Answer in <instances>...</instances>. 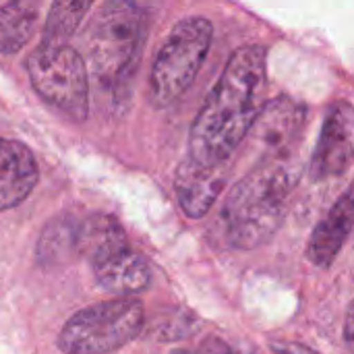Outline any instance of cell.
Instances as JSON below:
<instances>
[{
  "label": "cell",
  "mask_w": 354,
  "mask_h": 354,
  "mask_svg": "<svg viewBox=\"0 0 354 354\" xmlns=\"http://www.w3.org/2000/svg\"><path fill=\"white\" fill-rule=\"evenodd\" d=\"M266 68L263 46H243L230 56L191 127L189 160L203 166H228L261 110Z\"/></svg>",
  "instance_id": "obj_1"
},
{
  "label": "cell",
  "mask_w": 354,
  "mask_h": 354,
  "mask_svg": "<svg viewBox=\"0 0 354 354\" xmlns=\"http://www.w3.org/2000/svg\"><path fill=\"white\" fill-rule=\"evenodd\" d=\"M301 178V166L290 156L263 158L228 195L222 214V234L232 249H255L268 243L284 220V203Z\"/></svg>",
  "instance_id": "obj_2"
},
{
  "label": "cell",
  "mask_w": 354,
  "mask_h": 354,
  "mask_svg": "<svg viewBox=\"0 0 354 354\" xmlns=\"http://www.w3.org/2000/svg\"><path fill=\"white\" fill-rule=\"evenodd\" d=\"M145 12L133 0H108L89 27V62L104 87H122L141 56Z\"/></svg>",
  "instance_id": "obj_3"
},
{
  "label": "cell",
  "mask_w": 354,
  "mask_h": 354,
  "mask_svg": "<svg viewBox=\"0 0 354 354\" xmlns=\"http://www.w3.org/2000/svg\"><path fill=\"white\" fill-rule=\"evenodd\" d=\"M214 27L205 17L180 19L160 46L149 75V97L156 108L178 102L193 85L212 46Z\"/></svg>",
  "instance_id": "obj_4"
},
{
  "label": "cell",
  "mask_w": 354,
  "mask_h": 354,
  "mask_svg": "<svg viewBox=\"0 0 354 354\" xmlns=\"http://www.w3.org/2000/svg\"><path fill=\"white\" fill-rule=\"evenodd\" d=\"M145 324L143 305L135 299H116L75 313L58 336L64 354H108L135 340Z\"/></svg>",
  "instance_id": "obj_5"
},
{
  "label": "cell",
  "mask_w": 354,
  "mask_h": 354,
  "mask_svg": "<svg viewBox=\"0 0 354 354\" xmlns=\"http://www.w3.org/2000/svg\"><path fill=\"white\" fill-rule=\"evenodd\" d=\"M27 75L44 102L75 122L85 120L89 110L87 66L77 50L66 44L39 46L27 58Z\"/></svg>",
  "instance_id": "obj_6"
},
{
  "label": "cell",
  "mask_w": 354,
  "mask_h": 354,
  "mask_svg": "<svg viewBox=\"0 0 354 354\" xmlns=\"http://www.w3.org/2000/svg\"><path fill=\"white\" fill-rule=\"evenodd\" d=\"M97 284L114 295H137L151 284V270L143 255L127 245V239L102 245L89 255Z\"/></svg>",
  "instance_id": "obj_7"
},
{
  "label": "cell",
  "mask_w": 354,
  "mask_h": 354,
  "mask_svg": "<svg viewBox=\"0 0 354 354\" xmlns=\"http://www.w3.org/2000/svg\"><path fill=\"white\" fill-rule=\"evenodd\" d=\"M353 108L348 102L338 104L326 118L319 143L311 160V178L328 180L342 176L353 160Z\"/></svg>",
  "instance_id": "obj_8"
},
{
  "label": "cell",
  "mask_w": 354,
  "mask_h": 354,
  "mask_svg": "<svg viewBox=\"0 0 354 354\" xmlns=\"http://www.w3.org/2000/svg\"><path fill=\"white\" fill-rule=\"evenodd\" d=\"M305 114L307 110L301 102L286 95L276 97L274 102L261 106L247 137L251 135L255 141L263 145L266 158L288 156V147L299 139L303 131Z\"/></svg>",
  "instance_id": "obj_9"
},
{
  "label": "cell",
  "mask_w": 354,
  "mask_h": 354,
  "mask_svg": "<svg viewBox=\"0 0 354 354\" xmlns=\"http://www.w3.org/2000/svg\"><path fill=\"white\" fill-rule=\"evenodd\" d=\"M228 166H203L185 158L174 176V189L183 212L189 218H203L216 199L220 197L226 183Z\"/></svg>",
  "instance_id": "obj_10"
},
{
  "label": "cell",
  "mask_w": 354,
  "mask_h": 354,
  "mask_svg": "<svg viewBox=\"0 0 354 354\" xmlns=\"http://www.w3.org/2000/svg\"><path fill=\"white\" fill-rule=\"evenodd\" d=\"M39 172L31 149L15 139H0V212L23 203L37 185Z\"/></svg>",
  "instance_id": "obj_11"
},
{
  "label": "cell",
  "mask_w": 354,
  "mask_h": 354,
  "mask_svg": "<svg viewBox=\"0 0 354 354\" xmlns=\"http://www.w3.org/2000/svg\"><path fill=\"white\" fill-rule=\"evenodd\" d=\"M351 230H353V195L351 191H344V195L330 209V214L313 230L307 249L309 259L317 268H330L338 257Z\"/></svg>",
  "instance_id": "obj_12"
},
{
  "label": "cell",
  "mask_w": 354,
  "mask_h": 354,
  "mask_svg": "<svg viewBox=\"0 0 354 354\" xmlns=\"http://www.w3.org/2000/svg\"><path fill=\"white\" fill-rule=\"evenodd\" d=\"M39 0H8L0 6V52H19L33 35Z\"/></svg>",
  "instance_id": "obj_13"
},
{
  "label": "cell",
  "mask_w": 354,
  "mask_h": 354,
  "mask_svg": "<svg viewBox=\"0 0 354 354\" xmlns=\"http://www.w3.org/2000/svg\"><path fill=\"white\" fill-rule=\"evenodd\" d=\"M93 0H52L39 46H60L79 29Z\"/></svg>",
  "instance_id": "obj_14"
},
{
  "label": "cell",
  "mask_w": 354,
  "mask_h": 354,
  "mask_svg": "<svg viewBox=\"0 0 354 354\" xmlns=\"http://www.w3.org/2000/svg\"><path fill=\"white\" fill-rule=\"evenodd\" d=\"M77 224L71 216L52 220L37 241V259L41 263H60L77 253Z\"/></svg>",
  "instance_id": "obj_15"
},
{
  "label": "cell",
  "mask_w": 354,
  "mask_h": 354,
  "mask_svg": "<svg viewBox=\"0 0 354 354\" xmlns=\"http://www.w3.org/2000/svg\"><path fill=\"white\" fill-rule=\"evenodd\" d=\"M272 346L278 354H315L311 353L309 348H305V346H299V344H278V342H274Z\"/></svg>",
  "instance_id": "obj_16"
},
{
  "label": "cell",
  "mask_w": 354,
  "mask_h": 354,
  "mask_svg": "<svg viewBox=\"0 0 354 354\" xmlns=\"http://www.w3.org/2000/svg\"><path fill=\"white\" fill-rule=\"evenodd\" d=\"M344 340L348 346H353V307L346 311V326H344Z\"/></svg>",
  "instance_id": "obj_17"
},
{
  "label": "cell",
  "mask_w": 354,
  "mask_h": 354,
  "mask_svg": "<svg viewBox=\"0 0 354 354\" xmlns=\"http://www.w3.org/2000/svg\"><path fill=\"white\" fill-rule=\"evenodd\" d=\"M170 354H193V353H189V351H185V348H178V351H172Z\"/></svg>",
  "instance_id": "obj_18"
},
{
  "label": "cell",
  "mask_w": 354,
  "mask_h": 354,
  "mask_svg": "<svg viewBox=\"0 0 354 354\" xmlns=\"http://www.w3.org/2000/svg\"><path fill=\"white\" fill-rule=\"evenodd\" d=\"M232 354H234V353H232Z\"/></svg>",
  "instance_id": "obj_19"
}]
</instances>
